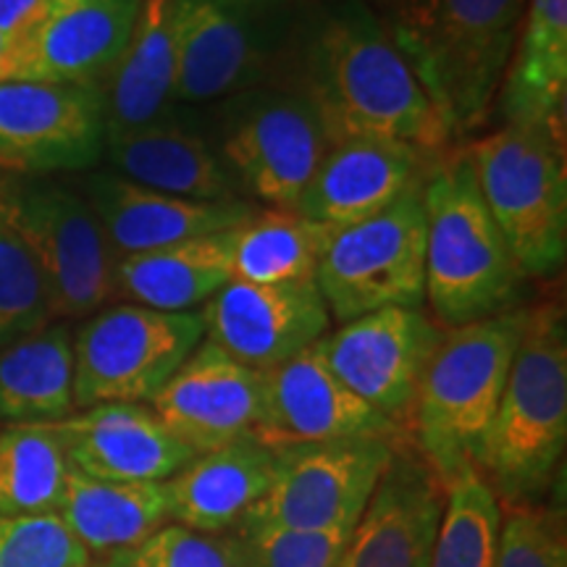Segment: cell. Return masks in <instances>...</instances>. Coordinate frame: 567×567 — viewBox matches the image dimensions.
I'll use <instances>...</instances> for the list:
<instances>
[{"label":"cell","instance_id":"obj_1","mask_svg":"<svg viewBox=\"0 0 567 567\" xmlns=\"http://www.w3.org/2000/svg\"><path fill=\"white\" fill-rule=\"evenodd\" d=\"M302 95L331 142L386 140L439 155L452 140L386 21L360 0H344L318 21Z\"/></svg>","mask_w":567,"mask_h":567},{"label":"cell","instance_id":"obj_2","mask_svg":"<svg viewBox=\"0 0 567 567\" xmlns=\"http://www.w3.org/2000/svg\"><path fill=\"white\" fill-rule=\"evenodd\" d=\"M528 0H394V45L450 137L486 122L499 95Z\"/></svg>","mask_w":567,"mask_h":567},{"label":"cell","instance_id":"obj_3","mask_svg":"<svg viewBox=\"0 0 567 567\" xmlns=\"http://www.w3.org/2000/svg\"><path fill=\"white\" fill-rule=\"evenodd\" d=\"M425 302L446 329L515 310L523 276L478 193L467 153L434 163L423 182Z\"/></svg>","mask_w":567,"mask_h":567},{"label":"cell","instance_id":"obj_4","mask_svg":"<svg viewBox=\"0 0 567 567\" xmlns=\"http://www.w3.org/2000/svg\"><path fill=\"white\" fill-rule=\"evenodd\" d=\"M526 318V308H515L450 329L425 368L410 425L417 452L444 486L478 471Z\"/></svg>","mask_w":567,"mask_h":567},{"label":"cell","instance_id":"obj_5","mask_svg":"<svg viewBox=\"0 0 567 567\" xmlns=\"http://www.w3.org/2000/svg\"><path fill=\"white\" fill-rule=\"evenodd\" d=\"M567 444V329L555 302L528 310L478 473L507 505H534Z\"/></svg>","mask_w":567,"mask_h":567},{"label":"cell","instance_id":"obj_6","mask_svg":"<svg viewBox=\"0 0 567 567\" xmlns=\"http://www.w3.org/2000/svg\"><path fill=\"white\" fill-rule=\"evenodd\" d=\"M465 153L523 276H555L567 255L563 126L505 124Z\"/></svg>","mask_w":567,"mask_h":567},{"label":"cell","instance_id":"obj_7","mask_svg":"<svg viewBox=\"0 0 567 567\" xmlns=\"http://www.w3.org/2000/svg\"><path fill=\"white\" fill-rule=\"evenodd\" d=\"M425 182V179H423ZM423 184L365 221L337 229L316 271L329 316L339 323L384 308H423Z\"/></svg>","mask_w":567,"mask_h":567},{"label":"cell","instance_id":"obj_8","mask_svg":"<svg viewBox=\"0 0 567 567\" xmlns=\"http://www.w3.org/2000/svg\"><path fill=\"white\" fill-rule=\"evenodd\" d=\"M205 339L203 313L126 302L95 313L74 339V405L151 400Z\"/></svg>","mask_w":567,"mask_h":567},{"label":"cell","instance_id":"obj_9","mask_svg":"<svg viewBox=\"0 0 567 567\" xmlns=\"http://www.w3.org/2000/svg\"><path fill=\"white\" fill-rule=\"evenodd\" d=\"M402 439L274 446V481L239 526L352 530Z\"/></svg>","mask_w":567,"mask_h":567},{"label":"cell","instance_id":"obj_10","mask_svg":"<svg viewBox=\"0 0 567 567\" xmlns=\"http://www.w3.org/2000/svg\"><path fill=\"white\" fill-rule=\"evenodd\" d=\"M0 205L45 276L53 318L92 316L116 295L118 258L84 197L32 184Z\"/></svg>","mask_w":567,"mask_h":567},{"label":"cell","instance_id":"obj_11","mask_svg":"<svg viewBox=\"0 0 567 567\" xmlns=\"http://www.w3.org/2000/svg\"><path fill=\"white\" fill-rule=\"evenodd\" d=\"M329 145L308 97L264 90L234 105L218 155L239 189L276 210H297Z\"/></svg>","mask_w":567,"mask_h":567},{"label":"cell","instance_id":"obj_12","mask_svg":"<svg viewBox=\"0 0 567 567\" xmlns=\"http://www.w3.org/2000/svg\"><path fill=\"white\" fill-rule=\"evenodd\" d=\"M105 153L101 87L0 82V168L19 174L84 172Z\"/></svg>","mask_w":567,"mask_h":567},{"label":"cell","instance_id":"obj_13","mask_svg":"<svg viewBox=\"0 0 567 567\" xmlns=\"http://www.w3.org/2000/svg\"><path fill=\"white\" fill-rule=\"evenodd\" d=\"M444 331L421 308H384L321 339L323 358L360 400L402 431Z\"/></svg>","mask_w":567,"mask_h":567},{"label":"cell","instance_id":"obj_14","mask_svg":"<svg viewBox=\"0 0 567 567\" xmlns=\"http://www.w3.org/2000/svg\"><path fill=\"white\" fill-rule=\"evenodd\" d=\"M205 339L268 373L329 334L331 316L316 281L250 284L231 279L203 305Z\"/></svg>","mask_w":567,"mask_h":567},{"label":"cell","instance_id":"obj_15","mask_svg":"<svg viewBox=\"0 0 567 567\" xmlns=\"http://www.w3.org/2000/svg\"><path fill=\"white\" fill-rule=\"evenodd\" d=\"M151 408L182 444L203 455L237 439H258L266 417V373L203 339Z\"/></svg>","mask_w":567,"mask_h":567},{"label":"cell","instance_id":"obj_16","mask_svg":"<svg viewBox=\"0 0 567 567\" xmlns=\"http://www.w3.org/2000/svg\"><path fill=\"white\" fill-rule=\"evenodd\" d=\"M405 431L360 400L326 363L316 342L266 373V417L258 439L268 446L402 439Z\"/></svg>","mask_w":567,"mask_h":567},{"label":"cell","instance_id":"obj_17","mask_svg":"<svg viewBox=\"0 0 567 567\" xmlns=\"http://www.w3.org/2000/svg\"><path fill=\"white\" fill-rule=\"evenodd\" d=\"M446 486L405 442L347 536L339 567H429Z\"/></svg>","mask_w":567,"mask_h":567},{"label":"cell","instance_id":"obj_18","mask_svg":"<svg viewBox=\"0 0 567 567\" xmlns=\"http://www.w3.org/2000/svg\"><path fill=\"white\" fill-rule=\"evenodd\" d=\"M71 471L97 481L161 484L197 457L151 405L109 402L53 423Z\"/></svg>","mask_w":567,"mask_h":567},{"label":"cell","instance_id":"obj_19","mask_svg":"<svg viewBox=\"0 0 567 567\" xmlns=\"http://www.w3.org/2000/svg\"><path fill=\"white\" fill-rule=\"evenodd\" d=\"M245 11L221 0H168L174 103H210L258 80L266 55Z\"/></svg>","mask_w":567,"mask_h":567},{"label":"cell","instance_id":"obj_20","mask_svg":"<svg viewBox=\"0 0 567 567\" xmlns=\"http://www.w3.org/2000/svg\"><path fill=\"white\" fill-rule=\"evenodd\" d=\"M436 155L386 140H334L297 213L331 229L365 221L423 184Z\"/></svg>","mask_w":567,"mask_h":567},{"label":"cell","instance_id":"obj_21","mask_svg":"<svg viewBox=\"0 0 567 567\" xmlns=\"http://www.w3.org/2000/svg\"><path fill=\"white\" fill-rule=\"evenodd\" d=\"M84 200L101 221L118 260L231 231L255 213L247 203H197L158 193L116 172L92 174L84 182Z\"/></svg>","mask_w":567,"mask_h":567},{"label":"cell","instance_id":"obj_22","mask_svg":"<svg viewBox=\"0 0 567 567\" xmlns=\"http://www.w3.org/2000/svg\"><path fill=\"white\" fill-rule=\"evenodd\" d=\"M142 0H71L21 40L19 80L101 87L130 45Z\"/></svg>","mask_w":567,"mask_h":567},{"label":"cell","instance_id":"obj_23","mask_svg":"<svg viewBox=\"0 0 567 567\" xmlns=\"http://www.w3.org/2000/svg\"><path fill=\"white\" fill-rule=\"evenodd\" d=\"M274 467V446L255 436L203 452L168 478L172 523L208 536L237 528L268 492Z\"/></svg>","mask_w":567,"mask_h":567},{"label":"cell","instance_id":"obj_24","mask_svg":"<svg viewBox=\"0 0 567 567\" xmlns=\"http://www.w3.org/2000/svg\"><path fill=\"white\" fill-rule=\"evenodd\" d=\"M105 153L116 174L197 203H243L239 184L200 134L179 124L158 122L140 130L105 134Z\"/></svg>","mask_w":567,"mask_h":567},{"label":"cell","instance_id":"obj_25","mask_svg":"<svg viewBox=\"0 0 567 567\" xmlns=\"http://www.w3.org/2000/svg\"><path fill=\"white\" fill-rule=\"evenodd\" d=\"M507 124L563 126L567 101V0H528L499 87Z\"/></svg>","mask_w":567,"mask_h":567},{"label":"cell","instance_id":"obj_26","mask_svg":"<svg viewBox=\"0 0 567 567\" xmlns=\"http://www.w3.org/2000/svg\"><path fill=\"white\" fill-rule=\"evenodd\" d=\"M231 237L234 229L126 255L116 266V295L163 313H195L234 279Z\"/></svg>","mask_w":567,"mask_h":567},{"label":"cell","instance_id":"obj_27","mask_svg":"<svg viewBox=\"0 0 567 567\" xmlns=\"http://www.w3.org/2000/svg\"><path fill=\"white\" fill-rule=\"evenodd\" d=\"M63 526L87 551L109 557L172 523L168 481L122 484L71 471L59 513Z\"/></svg>","mask_w":567,"mask_h":567},{"label":"cell","instance_id":"obj_28","mask_svg":"<svg viewBox=\"0 0 567 567\" xmlns=\"http://www.w3.org/2000/svg\"><path fill=\"white\" fill-rule=\"evenodd\" d=\"M103 103L105 134L140 130L166 116L174 103L168 0H142L130 45L105 80Z\"/></svg>","mask_w":567,"mask_h":567},{"label":"cell","instance_id":"obj_29","mask_svg":"<svg viewBox=\"0 0 567 567\" xmlns=\"http://www.w3.org/2000/svg\"><path fill=\"white\" fill-rule=\"evenodd\" d=\"M74 342L66 326H45L0 350V417L59 423L74 415Z\"/></svg>","mask_w":567,"mask_h":567},{"label":"cell","instance_id":"obj_30","mask_svg":"<svg viewBox=\"0 0 567 567\" xmlns=\"http://www.w3.org/2000/svg\"><path fill=\"white\" fill-rule=\"evenodd\" d=\"M337 229L297 210H255L231 237L234 279L250 284L316 281Z\"/></svg>","mask_w":567,"mask_h":567},{"label":"cell","instance_id":"obj_31","mask_svg":"<svg viewBox=\"0 0 567 567\" xmlns=\"http://www.w3.org/2000/svg\"><path fill=\"white\" fill-rule=\"evenodd\" d=\"M66 478L69 460L53 423L0 429V515H55Z\"/></svg>","mask_w":567,"mask_h":567},{"label":"cell","instance_id":"obj_32","mask_svg":"<svg viewBox=\"0 0 567 567\" xmlns=\"http://www.w3.org/2000/svg\"><path fill=\"white\" fill-rule=\"evenodd\" d=\"M499 496L478 471L446 486L429 567H494L499 551Z\"/></svg>","mask_w":567,"mask_h":567},{"label":"cell","instance_id":"obj_33","mask_svg":"<svg viewBox=\"0 0 567 567\" xmlns=\"http://www.w3.org/2000/svg\"><path fill=\"white\" fill-rule=\"evenodd\" d=\"M51 318L45 276L0 205V347L45 329Z\"/></svg>","mask_w":567,"mask_h":567},{"label":"cell","instance_id":"obj_34","mask_svg":"<svg viewBox=\"0 0 567 567\" xmlns=\"http://www.w3.org/2000/svg\"><path fill=\"white\" fill-rule=\"evenodd\" d=\"M350 530L237 526L229 547L237 567H339Z\"/></svg>","mask_w":567,"mask_h":567},{"label":"cell","instance_id":"obj_35","mask_svg":"<svg viewBox=\"0 0 567 567\" xmlns=\"http://www.w3.org/2000/svg\"><path fill=\"white\" fill-rule=\"evenodd\" d=\"M90 551L59 515H0V567H90Z\"/></svg>","mask_w":567,"mask_h":567},{"label":"cell","instance_id":"obj_36","mask_svg":"<svg viewBox=\"0 0 567 567\" xmlns=\"http://www.w3.org/2000/svg\"><path fill=\"white\" fill-rule=\"evenodd\" d=\"M494 567H567L563 515L536 505H507Z\"/></svg>","mask_w":567,"mask_h":567},{"label":"cell","instance_id":"obj_37","mask_svg":"<svg viewBox=\"0 0 567 567\" xmlns=\"http://www.w3.org/2000/svg\"><path fill=\"white\" fill-rule=\"evenodd\" d=\"M103 567H237L226 536L197 534L166 523L130 549L113 551Z\"/></svg>","mask_w":567,"mask_h":567},{"label":"cell","instance_id":"obj_38","mask_svg":"<svg viewBox=\"0 0 567 567\" xmlns=\"http://www.w3.org/2000/svg\"><path fill=\"white\" fill-rule=\"evenodd\" d=\"M71 0H0V32L24 40Z\"/></svg>","mask_w":567,"mask_h":567},{"label":"cell","instance_id":"obj_39","mask_svg":"<svg viewBox=\"0 0 567 567\" xmlns=\"http://www.w3.org/2000/svg\"><path fill=\"white\" fill-rule=\"evenodd\" d=\"M19 61H21V40L9 38L0 32V82L19 80Z\"/></svg>","mask_w":567,"mask_h":567},{"label":"cell","instance_id":"obj_40","mask_svg":"<svg viewBox=\"0 0 567 567\" xmlns=\"http://www.w3.org/2000/svg\"><path fill=\"white\" fill-rule=\"evenodd\" d=\"M226 6H237V9H252V6L264 3V0H221Z\"/></svg>","mask_w":567,"mask_h":567},{"label":"cell","instance_id":"obj_41","mask_svg":"<svg viewBox=\"0 0 567 567\" xmlns=\"http://www.w3.org/2000/svg\"><path fill=\"white\" fill-rule=\"evenodd\" d=\"M90 567H103V565H92V563H90Z\"/></svg>","mask_w":567,"mask_h":567}]
</instances>
